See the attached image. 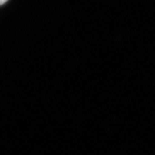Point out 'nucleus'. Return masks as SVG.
<instances>
[{
    "mask_svg": "<svg viewBox=\"0 0 155 155\" xmlns=\"http://www.w3.org/2000/svg\"><path fill=\"white\" fill-rule=\"evenodd\" d=\"M7 0H0V5H4L5 2H7Z\"/></svg>",
    "mask_w": 155,
    "mask_h": 155,
    "instance_id": "1",
    "label": "nucleus"
}]
</instances>
